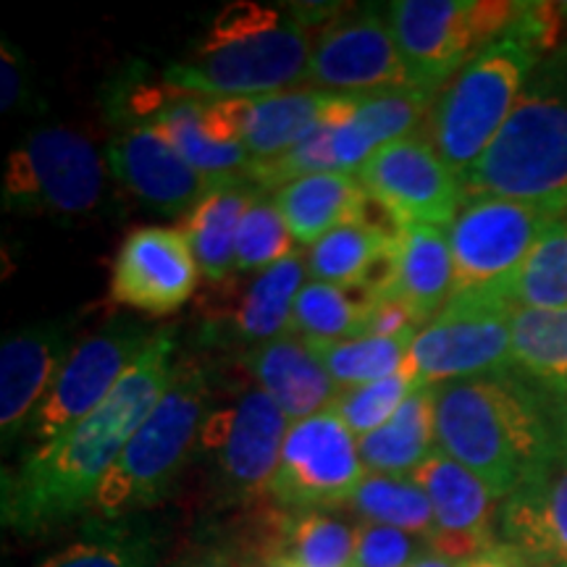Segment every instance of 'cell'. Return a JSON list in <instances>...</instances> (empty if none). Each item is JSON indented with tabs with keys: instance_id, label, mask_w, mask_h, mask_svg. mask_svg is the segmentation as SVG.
Here are the masks:
<instances>
[{
	"instance_id": "1",
	"label": "cell",
	"mask_w": 567,
	"mask_h": 567,
	"mask_svg": "<svg viewBox=\"0 0 567 567\" xmlns=\"http://www.w3.org/2000/svg\"><path fill=\"white\" fill-rule=\"evenodd\" d=\"M174 331L158 334L109 400L61 436L38 444L3 473L0 515L11 534L34 538L92 513L97 486L124 452L134 431L172 386Z\"/></svg>"
},
{
	"instance_id": "2",
	"label": "cell",
	"mask_w": 567,
	"mask_h": 567,
	"mask_svg": "<svg viewBox=\"0 0 567 567\" xmlns=\"http://www.w3.org/2000/svg\"><path fill=\"white\" fill-rule=\"evenodd\" d=\"M436 446L505 499L559 455L547 396L509 373L431 386Z\"/></svg>"
},
{
	"instance_id": "3",
	"label": "cell",
	"mask_w": 567,
	"mask_h": 567,
	"mask_svg": "<svg viewBox=\"0 0 567 567\" xmlns=\"http://www.w3.org/2000/svg\"><path fill=\"white\" fill-rule=\"evenodd\" d=\"M559 9L555 3H520L513 24L473 55L439 92L429 113V140L463 179L505 126L528 76L557 51Z\"/></svg>"
},
{
	"instance_id": "4",
	"label": "cell",
	"mask_w": 567,
	"mask_h": 567,
	"mask_svg": "<svg viewBox=\"0 0 567 567\" xmlns=\"http://www.w3.org/2000/svg\"><path fill=\"white\" fill-rule=\"evenodd\" d=\"M460 184L463 205L499 197L567 210V45L538 63L505 126Z\"/></svg>"
},
{
	"instance_id": "5",
	"label": "cell",
	"mask_w": 567,
	"mask_h": 567,
	"mask_svg": "<svg viewBox=\"0 0 567 567\" xmlns=\"http://www.w3.org/2000/svg\"><path fill=\"white\" fill-rule=\"evenodd\" d=\"M208 415V375L193 360L176 363L172 386L134 431L97 486L92 513L103 520H118L158 505L172 492L195 446H200Z\"/></svg>"
},
{
	"instance_id": "6",
	"label": "cell",
	"mask_w": 567,
	"mask_h": 567,
	"mask_svg": "<svg viewBox=\"0 0 567 567\" xmlns=\"http://www.w3.org/2000/svg\"><path fill=\"white\" fill-rule=\"evenodd\" d=\"M517 11L509 0H394L386 13L410 82L436 97Z\"/></svg>"
},
{
	"instance_id": "7",
	"label": "cell",
	"mask_w": 567,
	"mask_h": 567,
	"mask_svg": "<svg viewBox=\"0 0 567 567\" xmlns=\"http://www.w3.org/2000/svg\"><path fill=\"white\" fill-rule=\"evenodd\" d=\"M313 42L310 27L297 13H287L271 30L197 48L187 61L163 71V82L205 101L274 95L305 82Z\"/></svg>"
},
{
	"instance_id": "8",
	"label": "cell",
	"mask_w": 567,
	"mask_h": 567,
	"mask_svg": "<svg viewBox=\"0 0 567 567\" xmlns=\"http://www.w3.org/2000/svg\"><path fill=\"white\" fill-rule=\"evenodd\" d=\"M515 308L496 292L455 295L410 344L405 368L415 386L513 371Z\"/></svg>"
},
{
	"instance_id": "9",
	"label": "cell",
	"mask_w": 567,
	"mask_h": 567,
	"mask_svg": "<svg viewBox=\"0 0 567 567\" xmlns=\"http://www.w3.org/2000/svg\"><path fill=\"white\" fill-rule=\"evenodd\" d=\"M105 187L95 142L74 126H40L9 155L3 179L6 210L84 216Z\"/></svg>"
},
{
	"instance_id": "10",
	"label": "cell",
	"mask_w": 567,
	"mask_h": 567,
	"mask_svg": "<svg viewBox=\"0 0 567 567\" xmlns=\"http://www.w3.org/2000/svg\"><path fill=\"white\" fill-rule=\"evenodd\" d=\"M289 417L264 389H245L234 405L210 410L200 450L210 457L221 505L252 507L271 496Z\"/></svg>"
},
{
	"instance_id": "11",
	"label": "cell",
	"mask_w": 567,
	"mask_h": 567,
	"mask_svg": "<svg viewBox=\"0 0 567 567\" xmlns=\"http://www.w3.org/2000/svg\"><path fill=\"white\" fill-rule=\"evenodd\" d=\"M365 473L358 436L329 408L289 425L271 484V499L289 513H337L350 507Z\"/></svg>"
},
{
	"instance_id": "12",
	"label": "cell",
	"mask_w": 567,
	"mask_h": 567,
	"mask_svg": "<svg viewBox=\"0 0 567 567\" xmlns=\"http://www.w3.org/2000/svg\"><path fill=\"white\" fill-rule=\"evenodd\" d=\"M559 213L499 197L465 203L446 231L455 260V295L499 289Z\"/></svg>"
},
{
	"instance_id": "13",
	"label": "cell",
	"mask_w": 567,
	"mask_h": 567,
	"mask_svg": "<svg viewBox=\"0 0 567 567\" xmlns=\"http://www.w3.org/2000/svg\"><path fill=\"white\" fill-rule=\"evenodd\" d=\"M354 176L402 229H444L463 210V184L421 132L379 147Z\"/></svg>"
},
{
	"instance_id": "14",
	"label": "cell",
	"mask_w": 567,
	"mask_h": 567,
	"mask_svg": "<svg viewBox=\"0 0 567 567\" xmlns=\"http://www.w3.org/2000/svg\"><path fill=\"white\" fill-rule=\"evenodd\" d=\"M158 331L140 326H109L76 342L55 375L51 394L34 415L30 434L38 444L61 436L109 400L126 371L137 363Z\"/></svg>"
},
{
	"instance_id": "15",
	"label": "cell",
	"mask_w": 567,
	"mask_h": 567,
	"mask_svg": "<svg viewBox=\"0 0 567 567\" xmlns=\"http://www.w3.org/2000/svg\"><path fill=\"white\" fill-rule=\"evenodd\" d=\"M305 82L347 97L413 87L396 51L389 13L373 9L339 13L323 27L313 42Z\"/></svg>"
},
{
	"instance_id": "16",
	"label": "cell",
	"mask_w": 567,
	"mask_h": 567,
	"mask_svg": "<svg viewBox=\"0 0 567 567\" xmlns=\"http://www.w3.org/2000/svg\"><path fill=\"white\" fill-rule=\"evenodd\" d=\"M197 287V260L182 229L137 226L111 268V302L147 316L176 313Z\"/></svg>"
},
{
	"instance_id": "17",
	"label": "cell",
	"mask_w": 567,
	"mask_h": 567,
	"mask_svg": "<svg viewBox=\"0 0 567 567\" xmlns=\"http://www.w3.org/2000/svg\"><path fill=\"white\" fill-rule=\"evenodd\" d=\"M413 481L429 494L434 507L431 549L439 555L467 563L499 542L502 502L488 492L484 481L439 446L413 473Z\"/></svg>"
},
{
	"instance_id": "18",
	"label": "cell",
	"mask_w": 567,
	"mask_h": 567,
	"mask_svg": "<svg viewBox=\"0 0 567 567\" xmlns=\"http://www.w3.org/2000/svg\"><path fill=\"white\" fill-rule=\"evenodd\" d=\"M111 172L124 189L161 213L193 210L213 187L208 176L195 172L187 161L153 126L137 124L109 145Z\"/></svg>"
},
{
	"instance_id": "19",
	"label": "cell",
	"mask_w": 567,
	"mask_h": 567,
	"mask_svg": "<svg viewBox=\"0 0 567 567\" xmlns=\"http://www.w3.org/2000/svg\"><path fill=\"white\" fill-rule=\"evenodd\" d=\"M66 334L59 323L27 326L0 347V431L3 444L32 429L34 415L51 394L55 375L66 363Z\"/></svg>"
},
{
	"instance_id": "20",
	"label": "cell",
	"mask_w": 567,
	"mask_h": 567,
	"mask_svg": "<svg viewBox=\"0 0 567 567\" xmlns=\"http://www.w3.org/2000/svg\"><path fill=\"white\" fill-rule=\"evenodd\" d=\"M499 542L534 567H567V457L557 455L502 499Z\"/></svg>"
},
{
	"instance_id": "21",
	"label": "cell",
	"mask_w": 567,
	"mask_h": 567,
	"mask_svg": "<svg viewBox=\"0 0 567 567\" xmlns=\"http://www.w3.org/2000/svg\"><path fill=\"white\" fill-rule=\"evenodd\" d=\"M245 368L289 423L323 413L342 392L310 342L295 334L252 347L245 354Z\"/></svg>"
},
{
	"instance_id": "22",
	"label": "cell",
	"mask_w": 567,
	"mask_h": 567,
	"mask_svg": "<svg viewBox=\"0 0 567 567\" xmlns=\"http://www.w3.org/2000/svg\"><path fill=\"white\" fill-rule=\"evenodd\" d=\"M436 97L417 87L381 90L358 97L350 122L334 130V158L339 174H358V168L389 142L413 137L429 124Z\"/></svg>"
},
{
	"instance_id": "23",
	"label": "cell",
	"mask_w": 567,
	"mask_h": 567,
	"mask_svg": "<svg viewBox=\"0 0 567 567\" xmlns=\"http://www.w3.org/2000/svg\"><path fill=\"white\" fill-rule=\"evenodd\" d=\"M396 239L400 237L373 229L363 221L344 224L310 247L305 258L308 274L313 276V281L334 284V287L384 292L394 279Z\"/></svg>"
},
{
	"instance_id": "24",
	"label": "cell",
	"mask_w": 567,
	"mask_h": 567,
	"mask_svg": "<svg viewBox=\"0 0 567 567\" xmlns=\"http://www.w3.org/2000/svg\"><path fill=\"white\" fill-rule=\"evenodd\" d=\"M384 292L408 302L423 326L455 297V260L439 226H408L396 239L394 279Z\"/></svg>"
},
{
	"instance_id": "25",
	"label": "cell",
	"mask_w": 567,
	"mask_h": 567,
	"mask_svg": "<svg viewBox=\"0 0 567 567\" xmlns=\"http://www.w3.org/2000/svg\"><path fill=\"white\" fill-rule=\"evenodd\" d=\"M365 200L368 193L358 176L339 172L302 176L274 193L295 243L310 247L339 226L358 221Z\"/></svg>"
},
{
	"instance_id": "26",
	"label": "cell",
	"mask_w": 567,
	"mask_h": 567,
	"mask_svg": "<svg viewBox=\"0 0 567 567\" xmlns=\"http://www.w3.org/2000/svg\"><path fill=\"white\" fill-rule=\"evenodd\" d=\"M436 450L434 392L431 386H415L402 402L392 421L373 434L358 439V452L368 473L405 476L421 467Z\"/></svg>"
},
{
	"instance_id": "27",
	"label": "cell",
	"mask_w": 567,
	"mask_h": 567,
	"mask_svg": "<svg viewBox=\"0 0 567 567\" xmlns=\"http://www.w3.org/2000/svg\"><path fill=\"white\" fill-rule=\"evenodd\" d=\"M260 195L247 179L226 182L213 187L200 203L184 218V237H187L193 255L205 279L224 281L237 268L234 247H237V231L243 224L247 208Z\"/></svg>"
},
{
	"instance_id": "28",
	"label": "cell",
	"mask_w": 567,
	"mask_h": 567,
	"mask_svg": "<svg viewBox=\"0 0 567 567\" xmlns=\"http://www.w3.org/2000/svg\"><path fill=\"white\" fill-rule=\"evenodd\" d=\"M305 274H308V260L297 252L279 266L260 271L258 279L229 308L234 337L250 347L287 337L297 295L305 287Z\"/></svg>"
},
{
	"instance_id": "29",
	"label": "cell",
	"mask_w": 567,
	"mask_h": 567,
	"mask_svg": "<svg viewBox=\"0 0 567 567\" xmlns=\"http://www.w3.org/2000/svg\"><path fill=\"white\" fill-rule=\"evenodd\" d=\"M331 97H334L331 92L313 87L252 97V122L245 137L252 163L271 161L308 137L321 124Z\"/></svg>"
},
{
	"instance_id": "30",
	"label": "cell",
	"mask_w": 567,
	"mask_h": 567,
	"mask_svg": "<svg viewBox=\"0 0 567 567\" xmlns=\"http://www.w3.org/2000/svg\"><path fill=\"white\" fill-rule=\"evenodd\" d=\"M200 109L203 97L184 95L179 101H174L166 111L155 118L153 126L168 145L174 147V153L179 155L203 176H208L210 182L226 184V182H239L247 179V168H250V153L245 145H218L213 142L200 126Z\"/></svg>"
},
{
	"instance_id": "31",
	"label": "cell",
	"mask_w": 567,
	"mask_h": 567,
	"mask_svg": "<svg viewBox=\"0 0 567 567\" xmlns=\"http://www.w3.org/2000/svg\"><path fill=\"white\" fill-rule=\"evenodd\" d=\"M513 371L544 392H567V308H515Z\"/></svg>"
},
{
	"instance_id": "32",
	"label": "cell",
	"mask_w": 567,
	"mask_h": 567,
	"mask_svg": "<svg viewBox=\"0 0 567 567\" xmlns=\"http://www.w3.org/2000/svg\"><path fill=\"white\" fill-rule=\"evenodd\" d=\"M492 292L517 310L567 308V210L544 229L523 266Z\"/></svg>"
},
{
	"instance_id": "33",
	"label": "cell",
	"mask_w": 567,
	"mask_h": 567,
	"mask_svg": "<svg viewBox=\"0 0 567 567\" xmlns=\"http://www.w3.org/2000/svg\"><path fill=\"white\" fill-rule=\"evenodd\" d=\"M158 536L130 517H97L76 542L55 551L38 567H155Z\"/></svg>"
},
{
	"instance_id": "34",
	"label": "cell",
	"mask_w": 567,
	"mask_h": 567,
	"mask_svg": "<svg viewBox=\"0 0 567 567\" xmlns=\"http://www.w3.org/2000/svg\"><path fill=\"white\" fill-rule=\"evenodd\" d=\"M373 292L363 287H334L310 281L297 295L289 334L308 342H342L363 337V323Z\"/></svg>"
},
{
	"instance_id": "35",
	"label": "cell",
	"mask_w": 567,
	"mask_h": 567,
	"mask_svg": "<svg viewBox=\"0 0 567 567\" xmlns=\"http://www.w3.org/2000/svg\"><path fill=\"white\" fill-rule=\"evenodd\" d=\"M350 509L363 517V523L408 530L429 544L434 536V507H431L429 494L413 478L365 473L352 496Z\"/></svg>"
},
{
	"instance_id": "36",
	"label": "cell",
	"mask_w": 567,
	"mask_h": 567,
	"mask_svg": "<svg viewBox=\"0 0 567 567\" xmlns=\"http://www.w3.org/2000/svg\"><path fill=\"white\" fill-rule=\"evenodd\" d=\"M415 334L405 337H358L342 342H310L326 371L339 389L389 379L405 368ZM308 342V339H305Z\"/></svg>"
},
{
	"instance_id": "37",
	"label": "cell",
	"mask_w": 567,
	"mask_h": 567,
	"mask_svg": "<svg viewBox=\"0 0 567 567\" xmlns=\"http://www.w3.org/2000/svg\"><path fill=\"white\" fill-rule=\"evenodd\" d=\"M358 549V526L329 509L292 513L284 557L300 567H352Z\"/></svg>"
},
{
	"instance_id": "38",
	"label": "cell",
	"mask_w": 567,
	"mask_h": 567,
	"mask_svg": "<svg viewBox=\"0 0 567 567\" xmlns=\"http://www.w3.org/2000/svg\"><path fill=\"white\" fill-rule=\"evenodd\" d=\"M292 231L276 208L274 197H264L260 193L239 224L234 260L239 271H266L292 258Z\"/></svg>"
},
{
	"instance_id": "39",
	"label": "cell",
	"mask_w": 567,
	"mask_h": 567,
	"mask_svg": "<svg viewBox=\"0 0 567 567\" xmlns=\"http://www.w3.org/2000/svg\"><path fill=\"white\" fill-rule=\"evenodd\" d=\"M413 389L415 384L408 379V373L400 371L389 375V379L371 381V384L342 389L331 410H334V413L347 423V429L360 439L373 434L381 425L392 421V415L400 410V405L408 400V394L413 392Z\"/></svg>"
},
{
	"instance_id": "40",
	"label": "cell",
	"mask_w": 567,
	"mask_h": 567,
	"mask_svg": "<svg viewBox=\"0 0 567 567\" xmlns=\"http://www.w3.org/2000/svg\"><path fill=\"white\" fill-rule=\"evenodd\" d=\"M431 544L408 530L379 526V523H358V549L352 567H410L423 557Z\"/></svg>"
},
{
	"instance_id": "41",
	"label": "cell",
	"mask_w": 567,
	"mask_h": 567,
	"mask_svg": "<svg viewBox=\"0 0 567 567\" xmlns=\"http://www.w3.org/2000/svg\"><path fill=\"white\" fill-rule=\"evenodd\" d=\"M252 122V97H213L203 101L200 126L218 145H245Z\"/></svg>"
},
{
	"instance_id": "42",
	"label": "cell",
	"mask_w": 567,
	"mask_h": 567,
	"mask_svg": "<svg viewBox=\"0 0 567 567\" xmlns=\"http://www.w3.org/2000/svg\"><path fill=\"white\" fill-rule=\"evenodd\" d=\"M284 17H287V13L268 9V6L247 3V0H243V3H231L218 13L216 21H213L208 34H205L200 42V48H216L229 40L245 38V34L271 30V27L279 24Z\"/></svg>"
},
{
	"instance_id": "43",
	"label": "cell",
	"mask_w": 567,
	"mask_h": 567,
	"mask_svg": "<svg viewBox=\"0 0 567 567\" xmlns=\"http://www.w3.org/2000/svg\"><path fill=\"white\" fill-rule=\"evenodd\" d=\"M24 61L17 48L3 42V55H0V109L9 113L17 109L24 97Z\"/></svg>"
},
{
	"instance_id": "44",
	"label": "cell",
	"mask_w": 567,
	"mask_h": 567,
	"mask_svg": "<svg viewBox=\"0 0 567 567\" xmlns=\"http://www.w3.org/2000/svg\"><path fill=\"white\" fill-rule=\"evenodd\" d=\"M172 567H245V563L229 544H213V547L193 551V555L179 559Z\"/></svg>"
},
{
	"instance_id": "45",
	"label": "cell",
	"mask_w": 567,
	"mask_h": 567,
	"mask_svg": "<svg viewBox=\"0 0 567 567\" xmlns=\"http://www.w3.org/2000/svg\"><path fill=\"white\" fill-rule=\"evenodd\" d=\"M463 567H534V565H530L515 547H509L507 542H496L488 549L481 551V555L463 563Z\"/></svg>"
},
{
	"instance_id": "46",
	"label": "cell",
	"mask_w": 567,
	"mask_h": 567,
	"mask_svg": "<svg viewBox=\"0 0 567 567\" xmlns=\"http://www.w3.org/2000/svg\"><path fill=\"white\" fill-rule=\"evenodd\" d=\"M544 396H547V413L551 429H555L557 450L559 455L567 457V392H544Z\"/></svg>"
},
{
	"instance_id": "47",
	"label": "cell",
	"mask_w": 567,
	"mask_h": 567,
	"mask_svg": "<svg viewBox=\"0 0 567 567\" xmlns=\"http://www.w3.org/2000/svg\"><path fill=\"white\" fill-rule=\"evenodd\" d=\"M410 567H463V563H455V559L439 555V551L429 549L423 557H417Z\"/></svg>"
},
{
	"instance_id": "48",
	"label": "cell",
	"mask_w": 567,
	"mask_h": 567,
	"mask_svg": "<svg viewBox=\"0 0 567 567\" xmlns=\"http://www.w3.org/2000/svg\"><path fill=\"white\" fill-rule=\"evenodd\" d=\"M258 567H300V565H297L295 559H289V557H276V559H268V563L258 565Z\"/></svg>"
}]
</instances>
